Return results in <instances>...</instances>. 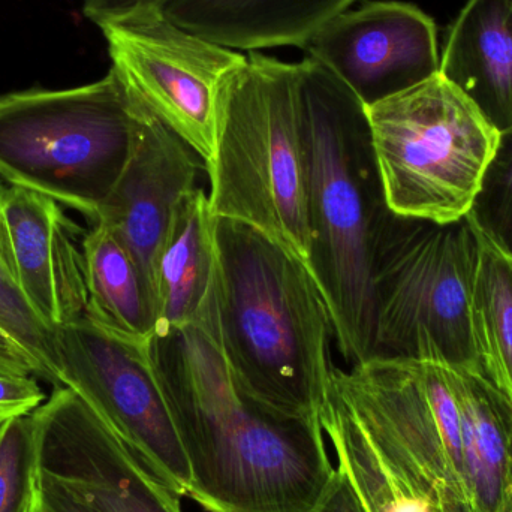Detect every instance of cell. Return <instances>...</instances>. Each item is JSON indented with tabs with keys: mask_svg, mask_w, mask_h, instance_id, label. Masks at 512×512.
<instances>
[{
	"mask_svg": "<svg viewBox=\"0 0 512 512\" xmlns=\"http://www.w3.org/2000/svg\"><path fill=\"white\" fill-rule=\"evenodd\" d=\"M131 92L113 68L72 89L0 96V179L77 210L95 224L134 138Z\"/></svg>",
	"mask_w": 512,
	"mask_h": 512,
	"instance_id": "5b68a950",
	"label": "cell"
},
{
	"mask_svg": "<svg viewBox=\"0 0 512 512\" xmlns=\"http://www.w3.org/2000/svg\"><path fill=\"white\" fill-rule=\"evenodd\" d=\"M215 239L216 334L234 379L268 408L321 424L336 337L315 277L242 222L216 218Z\"/></svg>",
	"mask_w": 512,
	"mask_h": 512,
	"instance_id": "7a4b0ae2",
	"label": "cell"
},
{
	"mask_svg": "<svg viewBox=\"0 0 512 512\" xmlns=\"http://www.w3.org/2000/svg\"><path fill=\"white\" fill-rule=\"evenodd\" d=\"M131 95L135 111L131 153L95 224L110 228L131 252L153 297L156 254L177 204L198 188L203 161H197V153Z\"/></svg>",
	"mask_w": 512,
	"mask_h": 512,
	"instance_id": "4fadbf2b",
	"label": "cell"
},
{
	"mask_svg": "<svg viewBox=\"0 0 512 512\" xmlns=\"http://www.w3.org/2000/svg\"><path fill=\"white\" fill-rule=\"evenodd\" d=\"M38 445L32 415L0 427V512L39 511Z\"/></svg>",
	"mask_w": 512,
	"mask_h": 512,
	"instance_id": "603a6c76",
	"label": "cell"
},
{
	"mask_svg": "<svg viewBox=\"0 0 512 512\" xmlns=\"http://www.w3.org/2000/svg\"><path fill=\"white\" fill-rule=\"evenodd\" d=\"M60 385L78 394L180 498L192 475L159 384L150 342L123 339L84 318L56 330Z\"/></svg>",
	"mask_w": 512,
	"mask_h": 512,
	"instance_id": "9c48e42d",
	"label": "cell"
},
{
	"mask_svg": "<svg viewBox=\"0 0 512 512\" xmlns=\"http://www.w3.org/2000/svg\"><path fill=\"white\" fill-rule=\"evenodd\" d=\"M137 0H83L84 17L98 26L102 21L128 12Z\"/></svg>",
	"mask_w": 512,
	"mask_h": 512,
	"instance_id": "f1b7e54d",
	"label": "cell"
},
{
	"mask_svg": "<svg viewBox=\"0 0 512 512\" xmlns=\"http://www.w3.org/2000/svg\"><path fill=\"white\" fill-rule=\"evenodd\" d=\"M111 68L125 86L203 161L215 149L219 90L245 54L183 29L158 8L98 24Z\"/></svg>",
	"mask_w": 512,
	"mask_h": 512,
	"instance_id": "30bf717a",
	"label": "cell"
},
{
	"mask_svg": "<svg viewBox=\"0 0 512 512\" xmlns=\"http://www.w3.org/2000/svg\"><path fill=\"white\" fill-rule=\"evenodd\" d=\"M477 512H512V411L477 373L447 366Z\"/></svg>",
	"mask_w": 512,
	"mask_h": 512,
	"instance_id": "ac0fdd59",
	"label": "cell"
},
{
	"mask_svg": "<svg viewBox=\"0 0 512 512\" xmlns=\"http://www.w3.org/2000/svg\"><path fill=\"white\" fill-rule=\"evenodd\" d=\"M161 2L162 0H137V3H135L128 12L138 11V9L144 8H155V6H158ZM128 12H125V14H128Z\"/></svg>",
	"mask_w": 512,
	"mask_h": 512,
	"instance_id": "f546056e",
	"label": "cell"
},
{
	"mask_svg": "<svg viewBox=\"0 0 512 512\" xmlns=\"http://www.w3.org/2000/svg\"><path fill=\"white\" fill-rule=\"evenodd\" d=\"M364 105L405 92L439 74L438 29L423 9L373 0L331 18L303 48Z\"/></svg>",
	"mask_w": 512,
	"mask_h": 512,
	"instance_id": "7c38bea8",
	"label": "cell"
},
{
	"mask_svg": "<svg viewBox=\"0 0 512 512\" xmlns=\"http://www.w3.org/2000/svg\"><path fill=\"white\" fill-rule=\"evenodd\" d=\"M3 215L18 285L33 312L54 331L84 318L86 231L53 198L18 186L6 189Z\"/></svg>",
	"mask_w": 512,
	"mask_h": 512,
	"instance_id": "5bb4252c",
	"label": "cell"
},
{
	"mask_svg": "<svg viewBox=\"0 0 512 512\" xmlns=\"http://www.w3.org/2000/svg\"><path fill=\"white\" fill-rule=\"evenodd\" d=\"M298 63L249 53L219 90L206 165L215 218L261 231L309 267V174Z\"/></svg>",
	"mask_w": 512,
	"mask_h": 512,
	"instance_id": "277c9868",
	"label": "cell"
},
{
	"mask_svg": "<svg viewBox=\"0 0 512 512\" xmlns=\"http://www.w3.org/2000/svg\"><path fill=\"white\" fill-rule=\"evenodd\" d=\"M86 318L123 339L150 342L156 333L152 292L134 256L104 224L83 242Z\"/></svg>",
	"mask_w": 512,
	"mask_h": 512,
	"instance_id": "d6986e66",
	"label": "cell"
},
{
	"mask_svg": "<svg viewBox=\"0 0 512 512\" xmlns=\"http://www.w3.org/2000/svg\"><path fill=\"white\" fill-rule=\"evenodd\" d=\"M0 363L15 375L35 376L36 367L29 355L0 327Z\"/></svg>",
	"mask_w": 512,
	"mask_h": 512,
	"instance_id": "83f0119b",
	"label": "cell"
},
{
	"mask_svg": "<svg viewBox=\"0 0 512 512\" xmlns=\"http://www.w3.org/2000/svg\"><path fill=\"white\" fill-rule=\"evenodd\" d=\"M355 0H162L159 11L183 29L236 51L304 48Z\"/></svg>",
	"mask_w": 512,
	"mask_h": 512,
	"instance_id": "9a60e30c",
	"label": "cell"
},
{
	"mask_svg": "<svg viewBox=\"0 0 512 512\" xmlns=\"http://www.w3.org/2000/svg\"><path fill=\"white\" fill-rule=\"evenodd\" d=\"M39 471L101 512H183L156 477L71 388L54 387L32 414Z\"/></svg>",
	"mask_w": 512,
	"mask_h": 512,
	"instance_id": "8fae6325",
	"label": "cell"
},
{
	"mask_svg": "<svg viewBox=\"0 0 512 512\" xmlns=\"http://www.w3.org/2000/svg\"><path fill=\"white\" fill-rule=\"evenodd\" d=\"M315 512H364L348 478L336 468L333 483Z\"/></svg>",
	"mask_w": 512,
	"mask_h": 512,
	"instance_id": "4316f807",
	"label": "cell"
},
{
	"mask_svg": "<svg viewBox=\"0 0 512 512\" xmlns=\"http://www.w3.org/2000/svg\"><path fill=\"white\" fill-rule=\"evenodd\" d=\"M330 393L438 512H477L447 366L370 357L348 370L334 367Z\"/></svg>",
	"mask_w": 512,
	"mask_h": 512,
	"instance_id": "ba28073f",
	"label": "cell"
},
{
	"mask_svg": "<svg viewBox=\"0 0 512 512\" xmlns=\"http://www.w3.org/2000/svg\"><path fill=\"white\" fill-rule=\"evenodd\" d=\"M321 424L337 469L348 478L364 512H438L427 496L382 457L330 391Z\"/></svg>",
	"mask_w": 512,
	"mask_h": 512,
	"instance_id": "44dd1931",
	"label": "cell"
},
{
	"mask_svg": "<svg viewBox=\"0 0 512 512\" xmlns=\"http://www.w3.org/2000/svg\"><path fill=\"white\" fill-rule=\"evenodd\" d=\"M8 186L0 180V327L29 355L36 378L60 387L57 376L56 331L38 318L18 285L14 252L3 215V197Z\"/></svg>",
	"mask_w": 512,
	"mask_h": 512,
	"instance_id": "7402d4cb",
	"label": "cell"
},
{
	"mask_svg": "<svg viewBox=\"0 0 512 512\" xmlns=\"http://www.w3.org/2000/svg\"><path fill=\"white\" fill-rule=\"evenodd\" d=\"M215 225L203 188L177 204L153 268L155 334L192 324L206 309L216 280Z\"/></svg>",
	"mask_w": 512,
	"mask_h": 512,
	"instance_id": "e0dca14e",
	"label": "cell"
},
{
	"mask_svg": "<svg viewBox=\"0 0 512 512\" xmlns=\"http://www.w3.org/2000/svg\"><path fill=\"white\" fill-rule=\"evenodd\" d=\"M0 372H8V370L5 369V366H3L2 363H0ZM11 373V372H8Z\"/></svg>",
	"mask_w": 512,
	"mask_h": 512,
	"instance_id": "4dcf8cb0",
	"label": "cell"
},
{
	"mask_svg": "<svg viewBox=\"0 0 512 512\" xmlns=\"http://www.w3.org/2000/svg\"><path fill=\"white\" fill-rule=\"evenodd\" d=\"M38 512H41V511H38Z\"/></svg>",
	"mask_w": 512,
	"mask_h": 512,
	"instance_id": "1f68e13d",
	"label": "cell"
},
{
	"mask_svg": "<svg viewBox=\"0 0 512 512\" xmlns=\"http://www.w3.org/2000/svg\"><path fill=\"white\" fill-rule=\"evenodd\" d=\"M474 227L478 259L471 324L478 375L512 411V258Z\"/></svg>",
	"mask_w": 512,
	"mask_h": 512,
	"instance_id": "ffe728a7",
	"label": "cell"
},
{
	"mask_svg": "<svg viewBox=\"0 0 512 512\" xmlns=\"http://www.w3.org/2000/svg\"><path fill=\"white\" fill-rule=\"evenodd\" d=\"M468 216L512 258V129L501 134L498 150Z\"/></svg>",
	"mask_w": 512,
	"mask_h": 512,
	"instance_id": "cb8c5ba5",
	"label": "cell"
},
{
	"mask_svg": "<svg viewBox=\"0 0 512 512\" xmlns=\"http://www.w3.org/2000/svg\"><path fill=\"white\" fill-rule=\"evenodd\" d=\"M442 75L501 134L512 129V0H468L448 29Z\"/></svg>",
	"mask_w": 512,
	"mask_h": 512,
	"instance_id": "2e32d148",
	"label": "cell"
},
{
	"mask_svg": "<svg viewBox=\"0 0 512 512\" xmlns=\"http://www.w3.org/2000/svg\"><path fill=\"white\" fill-rule=\"evenodd\" d=\"M298 63L309 174V270L349 366L372 357L373 259L388 213L366 105L321 63Z\"/></svg>",
	"mask_w": 512,
	"mask_h": 512,
	"instance_id": "3957f363",
	"label": "cell"
},
{
	"mask_svg": "<svg viewBox=\"0 0 512 512\" xmlns=\"http://www.w3.org/2000/svg\"><path fill=\"white\" fill-rule=\"evenodd\" d=\"M153 364L207 512H315L333 483L321 424L288 417L234 379L215 325V289L192 324L155 334Z\"/></svg>",
	"mask_w": 512,
	"mask_h": 512,
	"instance_id": "6da1fadb",
	"label": "cell"
},
{
	"mask_svg": "<svg viewBox=\"0 0 512 512\" xmlns=\"http://www.w3.org/2000/svg\"><path fill=\"white\" fill-rule=\"evenodd\" d=\"M39 511L41 512H101L75 495L69 487L53 478L41 475L39 483Z\"/></svg>",
	"mask_w": 512,
	"mask_h": 512,
	"instance_id": "484cf974",
	"label": "cell"
},
{
	"mask_svg": "<svg viewBox=\"0 0 512 512\" xmlns=\"http://www.w3.org/2000/svg\"><path fill=\"white\" fill-rule=\"evenodd\" d=\"M45 402L44 391L32 376L0 372V427L32 415Z\"/></svg>",
	"mask_w": 512,
	"mask_h": 512,
	"instance_id": "d4e9b609",
	"label": "cell"
},
{
	"mask_svg": "<svg viewBox=\"0 0 512 512\" xmlns=\"http://www.w3.org/2000/svg\"><path fill=\"white\" fill-rule=\"evenodd\" d=\"M366 113L388 209L433 224L465 219L501 141L477 105L439 72Z\"/></svg>",
	"mask_w": 512,
	"mask_h": 512,
	"instance_id": "52a82bcc",
	"label": "cell"
},
{
	"mask_svg": "<svg viewBox=\"0 0 512 512\" xmlns=\"http://www.w3.org/2000/svg\"><path fill=\"white\" fill-rule=\"evenodd\" d=\"M478 259L469 216L433 224L388 213L373 259L372 357L477 373L471 295Z\"/></svg>",
	"mask_w": 512,
	"mask_h": 512,
	"instance_id": "8992f818",
	"label": "cell"
}]
</instances>
